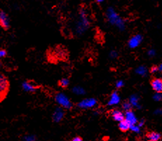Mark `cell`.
I'll return each instance as SVG.
<instances>
[{
    "instance_id": "cell-1",
    "label": "cell",
    "mask_w": 162,
    "mask_h": 141,
    "mask_svg": "<svg viewBox=\"0 0 162 141\" xmlns=\"http://www.w3.org/2000/svg\"><path fill=\"white\" fill-rule=\"evenodd\" d=\"M91 21L87 11L85 9L82 8L79 11L78 16L74 23V32L76 34L81 36L85 33L90 28Z\"/></svg>"
},
{
    "instance_id": "cell-2",
    "label": "cell",
    "mask_w": 162,
    "mask_h": 141,
    "mask_svg": "<svg viewBox=\"0 0 162 141\" xmlns=\"http://www.w3.org/2000/svg\"><path fill=\"white\" fill-rule=\"evenodd\" d=\"M105 16L108 23L111 25L116 26L120 30H124L125 29V21L113 7H110L107 8L105 12Z\"/></svg>"
},
{
    "instance_id": "cell-3",
    "label": "cell",
    "mask_w": 162,
    "mask_h": 141,
    "mask_svg": "<svg viewBox=\"0 0 162 141\" xmlns=\"http://www.w3.org/2000/svg\"><path fill=\"white\" fill-rule=\"evenodd\" d=\"M55 101L59 106L63 107L64 110H71L73 107V104L70 98L67 96L66 94L62 92H58V93L55 95L54 97Z\"/></svg>"
},
{
    "instance_id": "cell-4",
    "label": "cell",
    "mask_w": 162,
    "mask_h": 141,
    "mask_svg": "<svg viewBox=\"0 0 162 141\" xmlns=\"http://www.w3.org/2000/svg\"><path fill=\"white\" fill-rule=\"evenodd\" d=\"M9 89V82L6 75L0 72V99L7 96Z\"/></svg>"
},
{
    "instance_id": "cell-5",
    "label": "cell",
    "mask_w": 162,
    "mask_h": 141,
    "mask_svg": "<svg viewBox=\"0 0 162 141\" xmlns=\"http://www.w3.org/2000/svg\"><path fill=\"white\" fill-rule=\"evenodd\" d=\"M98 101L94 98H85L81 100L77 103V107L82 110L86 109H91L96 106Z\"/></svg>"
},
{
    "instance_id": "cell-6",
    "label": "cell",
    "mask_w": 162,
    "mask_h": 141,
    "mask_svg": "<svg viewBox=\"0 0 162 141\" xmlns=\"http://www.w3.org/2000/svg\"><path fill=\"white\" fill-rule=\"evenodd\" d=\"M0 27L4 30H9L11 28L10 18L4 10H0Z\"/></svg>"
},
{
    "instance_id": "cell-7",
    "label": "cell",
    "mask_w": 162,
    "mask_h": 141,
    "mask_svg": "<svg viewBox=\"0 0 162 141\" xmlns=\"http://www.w3.org/2000/svg\"><path fill=\"white\" fill-rule=\"evenodd\" d=\"M21 88L26 93H34L38 91L39 87L33 82L29 81H23L21 84Z\"/></svg>"
},
{
    "instance_id": "cell-8",
    "label": "cell",
    "mask_w": 162,
    "mask_h": 141,
    "mask_svg": "<svg viewBox=\"0 0 162 141\" xmlns=\"http://www.w3.org/2000/svg\"><path fill=\"white\" fill-rule=\"evenodd\" d=\"M65 116V111L63 107L60 106L56 107L53 110L52 114V120L56 123L61 122Z\"/></svg>"
},
{
    "instance_id": "cell-9",
    "label": "cell",
    "mask_w": 162,
    "mask_h": 141,
    "mask_svg": "<svg viewBox=\"0 0 162 141\" xmlns=\"http://www.w3.org/2000/svg\"><path fill=\"white\" fill-rule=\"evenodd\" d=\"M142 41V37L140 34H136L132 37L128 41V47L131 48H137Z\"/></svg>"
},
{
    "instance_id": "cell-10",
    "label": "cell",
    "mask_w": 162,
    "mask_h": 141,
    "mask_svg": "<svg viewBox=\"0 0 162 141\" xmlns=\"http://www.w3.org/2000/svg\"><path fill=\"white\" fill-rule=\"evenodd\" d=\"M151 86L156 93H161L162 92V80L159 78L153 79L151 81Z\"/></svg>"
},
{
    "instance_id": "cell-11",
    "label": "cell",
    "mask_w": 162,
    "mask_h": 141,
    "mask_svg": "<svg viewBox=\"0 0 162 141\" xmlns=\"http://www.w3.org/2000/svg\"><path fill=\"white\" fill-rule=\"evenodd\" d=\"M125 119L128 122L131 124V125H134L137 123V118L136 116V115H135L134 112L133 111L131 110H128V111H126V114L125 115Z\"/></svg>"
},
{
    "instance_id": "cell-12",
    "label": "cell",
    "mask_w": 162,
    "mask_h": 141,
    "mask_svg": "<svg viewBox=\"0 0 162 141\" xmlns=\"http://www.w3.org/2000/svg\"><path fill=\"white\" fill-rule=\"evenodd\" d=\"M120 102V96L118 94L117 92H113L110 96V98L109 100L107 102V105L109 106H112V105H115L118 103H119Z\"/></svg>"
},
{
    "instance_id": "cell-13",
    "label": "cell",
    "mask_w": 162,
    "mask_h": 141,
    "mask_svg": "<svg viewBox=\"0 0 162 141\" xmlns=\"http://www.w3.org/2000/svg\"><path fill=\"white\" fill-rule=\"evenodd\" d=\"M110 114H111L112 118L116 121H119L120 122L121 121H122L125 119V116H124L123 112L120 110H113L111 111Z\"/></svg>"
},
{
    "instance_id": "cell-14",
    "label": "cell",
    "mask_w": 162,
    "mask_h": 141,
    "mask_svg": "<svg viewBox=\"0 0 162 141\" xmlns=\"http://www.w3.org/2000/svg\"><path fill=\"white\" fill-rule=\"evenodd\" d=\"M131 126V124H129L125 119H124V120L121 121L119 124V129L120 131H121L126 132L130 129Z\"/></svg>"
},
{
    "instance_id": "cell-15",
    "label": "cell",
    "mask_w": 162,
    "mask_h": 141,
    "mask_svg": "<svg viewBox=\"0 0 162 141\" xmlns=\"http://www.w3.org/2000/svg\"><path fill=\"white\" fill-rule=\"evenodd\" d=\"M147 136L150 140H155V141H159V140H160L161 139L162 135H161V134H159V133L152 131V132H150L149 134H147Z\"/></svg>"
},
{
    "instance_id": "cell-16",
    "label": "cell",
    "mask_w": 162,
    "mask_h": 141,
    "mask_svg": "<svg viewBox=\"0 0 162 141\" xmlns=\"http://www.w3.org/2000/svg\"><path fill=\"white\" fill-rule=\"evenodd\" d=\"M129 102H130L132 107H136L137 108H140L139 105V97L137 95H132L129 99Z\"/></svg>"
},
{
    "instance_id": "cell-17",
    "label": "cell",
    "mask_w": 162,
    "mask_h": 141,
    "mask_svg": "<svg viewBox=\"0 0 162 141\" xmlns=\"http://www.w3.org/2000/svg\"><path fill=\"white\" fill-rule=\"evenodd\" d=\"M72 92L75 95H77V96H82V95H84L86 93L85 89L81 87V86H74L72 89Z\"/></svg>"
},
{
    "instance_id": "cell-18",
    "label": "cell",
    "mask_w": 162,
    "mask_h": 141,
    "mask_svg": "<svg viewBox=\"0 0 162 141\" xmlns=\"http://www.w3.org/2000/svg\"><path fill=\"white\" fill-rule=\"evenodd\" d=\"M58 85L62 88L65 89L70 85V80L67 78H62L58 82Z\"/></svg>"
},
{
    "instance_id": "cell-19",
    "label": "cell",
    "mask_w": 162,
    "mask_h": 141,
    "mask_svg": "<svg viewBox=\"0 0 162 141\" xmlns=\"http://www.w3.org/2000/svg\"><path fill=\"white\" fill-rule=\"evenodd\" d=\"M136 72L137 74L141 76H145L147 73V70L145 66H140L136 69Z\"/></svg>"
},
{
    "instance_id": "cell-20",
    "label": "cell",
    "mask_w": 162,
    "mask_h": 141,
    "mask_svg": "<svg viewBox=\"0 0 162 141\" xmlns=\"http://www.w3.org/2000/svg\"><path fill=\"white\" fill-rule=\"evenodd\" d=\"M37 137L34 135H25L23 137V141H36Z\"/></svg>"
},
{
    "instance_id": "cell-21",
    "label": "cell",
    "mask_w": 162,
    "mask_h": 141,
    "mask_svg": "<svg viewBox=\"0 0 162 141\" xmlns=\"http://www.w3.org/2000/svg\"><path fill=\"white\" fill-rule=\"evenodd\" d=\"M131 107H132V105H131V103L129 102H124L122 104V108L126 111L131 110Z\"/></svg>"
},
{
    "instance_id": "cell-22",
    "label": "cell",
    "mask_w": 162,
    "mask_h": 141,
    "mask_svg": "<svg viewBox=\"0 0 162 141\" xmlns=\"http://www.w3.org/2000/svg\"><path fill=\"white\" fill-rule=\"evenodd\" d=\"M7 51L4 48H0V59L6 58L7 56Z\"/></svg>"
},
{
    "instance_id": "cell-23",
    "label": "cell",
    "mask_w": 162,
    "mask_h": 141,
    "mask_svg": "<svg viewBox=\"0 0 162 141\" xmlns=\"http://www.w3.org/2000/svg\"><path fill=\"white\" fill-rule=\"evenodd\" d=\"M154 99L156 101H160V100H162V94L160 93H155V96H154Z\"/></svg>"
},
{
    "instance_id": "cell-24",
    "label": "cell",
    "mask_w": 162,
    "mask_h": 141,
    "mask_svg": "<svg viewBox=\"0 0 162 141\" xmlns=\"http://www.w3.org/2000/svg\"><path fill=\"white\" fill-rule=\"evenodd\" d=\"M130 129H131L132 131H134V132H136V133H139L140 132V126H136V124L131 126Z\"/></svg>"
},
{
    "instance_id": "cell-25",
    "label": "cell",
    "mask_w": 162,
    "mask_h": 141,
    "mask_svg": "<svg viewBox=\"0 0 162 141\" xmlns=\"http://www.w3.org/2000/svg\"><path fill=\"white\" fill-rule=\"evenodd\" d=\"M117 56H118V54L117 53V51H112L110 53V57L112 59L117 58Z\"/></svg>"
},
{
    "instance_id": "cell-26",
    "label": "cell",
    "mask_w": 162,
    "mask_h": 141,
    "mask_svg": "<svg viewBox=\"0 0 162 141\" xmlns=\"http://www.w3.org/2000/svg\"><path fill=\"white\" fill-rule=\"evenodd\" d=\"M124 85V82H123V81H121V80L117 81V82H116V87H117V88L119 89V88L123 87Z\"/></svg>"
},
{
    "instance_id": "cell-27",
    "label": "cell",
    "mask_w": 162,
    "mask_h": 141,
    "mask_svg": "<svg viewBox=\"0 0 162 141\" xmlns=\"http://www.w3.org/2000/svg\"><path fill=\"white\" fill-rule=\"evenodd\" d=\"M155 54H156V51L154 49H151L148 51V56L150 57H154L155 56Z\"/></svg>"
},
{
    "instance_id": "cell-28",
    "label": "cell",
    "mask_w": 162,
    "mask_h": 141,
    "mask_svg": "<svg viewBox=\"0 0 162 141\" xmlns=\"http://www.w3.org/2000/svg\"><path fill=\"white\" fill-rule=\"evenodd\" d=\"M157 71H158V67H156V66H152L150 68V72L152 73V74L156 72Z\"/></svg>"
},
{
    "instance_id": "cell-29",
    "label": "cell",
    "mask_w": 162,
    "mask_h": 141,
    "mask_svg": "<svg viewBox=\"0 0 162 141\" xmlns=\"http://www.w3.org/2000/svg\"><path fill=\"white\" fill-rule=\"evenodd\" d=\"M71 141H83V140L80 136H76L72 138Z\"/></svg>"
},
{
    "instance_id": "cell-30",
    "label": "cell",
    "mask_w": 162,
    "mask_h": 141,
    "mask_svg": "<svg viewBox=\"0 0 162 141\" xmlns=\"http://www.w3.org/2000/svg\"><path fill=\"white\" fill-rule=\"evenodd\" d=\"M158 70H159V71H160V72H162V63L159 66Z\"/></svg>"
},
{
    "instance_id": "cell-31",
    "label": "cell",
    "mask_w": 162,
    "mask_h": 141,
    "mask_svg": "<svg viewBox=\"0 0 162 141\" xmlns=\"http://www.w3.org/2000/svg\"><path fill=\"white\" fill-rule=\"evenodd\" d=\"M97 3L98 4H101V3H103V2L105 1V0H96Z\"/></svg>"
},
{
    "instance_id": "cell-32",
    "label": "cell",
    "mask_w": 162,
    "mask_h": 141,
    "mask_svg": "<svg viewBox=\"0 0 162 141\" xmlns=\"http://www.w3.org/2000/svg\"><path fill=\"white\" fill-rule=\"evenodd\" d=\"M156 114H162V110H156Z\"/></svg>"
},
{
    "instance_id": "cell-33",
    "label": "cell",
    "mask_w": 162,
    "mask_h": 141,
    "mask_svg": "<svg viewBox=\"0 0 162 141\" xmlns=\"http://www.w3.org/2000/svg\"><path fill=\"white\" fill-rule=\"evenodd\" d=\"M147 141H155V140H147Z\"/></svg>"
}]
</instances>
